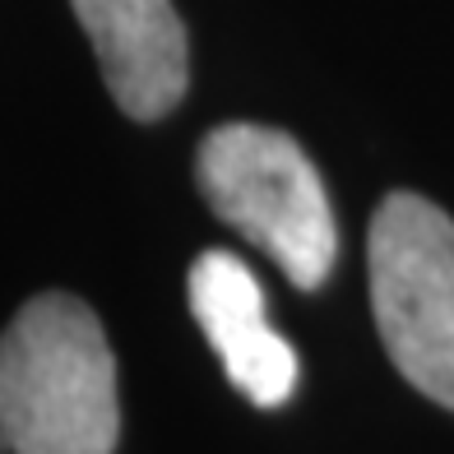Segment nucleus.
<instances>
[{
	"label": "nucleus",
	"instance_id": "5",
	"mask_svg": "<svg viewBox=\"0 0 454 454\" xmlns=\"http://www.w3.org/2000/svg\"><path fill=\"white\" fill-rule=\"evenodd\" d=\"M116 107L135 121L168 116L185 98V28L172 0H70Z\"/></svg>",
	"mask_w": 454,
	"mask_h": 454
},
{
	"label": "nucleus",
	"instance_id": "1",
	"mask_svg": "<svg viewBox=\"0 0 454 454\" xmlns=\"http://www.w3.org/2000/svg\"><path fill=\"white\" fill-rule=\"evenodd\" d=\"M116 362L79 297L43 293L0 334V454H112Z\"/></svg>",
	"mask_w": 454,
	"mask_h": 454
},
{
	"label": "nucleus",
	"instance_id": "2",
	"mask_svg": "<svg viewBox=\"0 0 454 454\" xmlns=\"http://www.w3.org/2000/svg\"><path fill=\"white\" fill-rule=\"evenodd\" d=\"M200 191L209 209L260 246L287 283L320 287L339 255V227L325 181L283 130L232 121L200 144Z\"/></svg>",
	"mask_w": 454,
	"mask_h": 454
},
{
	"label": "nucleus",
	"instance_id": "4",
	"mask_svg": "<svg viewBox=\"0 0 454 454\" xmlns=\"http://www.w3.org/2000/svg\"><path fill=\"white\" fill-rule=\"evenodd\" d=\"M191 311L223 371L255 408H278L297 389V353L264 316L251 264L232 251H204L191 264Z\"/></svg>",
	"mask_w": 454,
	"mask_h": 454
},
{
	"label": "nucleus",
	"instance_id": "3",
	"mask_svg": "<svg viewBox=\"0 0 454 454\" xmlns=\"http://www.w3.org/2000/svg\"><path fill=\"white\" fill-rule=\"evenodd\" d=\"M366 260L389 362L427 399L454 408V218L395 191L371 218Z\"/></svg>",
	"mask_w": 454,
	"mask_h": 454
}]
</instances>
